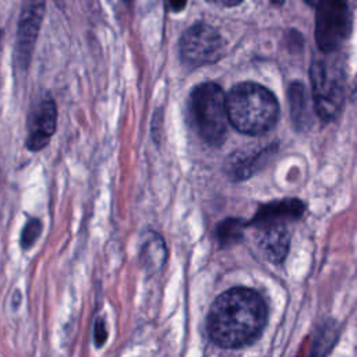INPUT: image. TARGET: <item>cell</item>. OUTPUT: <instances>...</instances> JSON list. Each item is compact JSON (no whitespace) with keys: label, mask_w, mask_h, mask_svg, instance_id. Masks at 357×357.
Returning a JSON list of instances; mask_svg holds the SVG:
<instances>
[{"label":"cell","mask_w":357,"mask_h":357,"mask_svg":"<svg viewBox=\"0 0 357 357\" xmlns=\"http://www.w3.org/2000/svg\"><path fill=\"white\" fill-rule=\"evenodd\" d=\"M185 1H187V0H167L170 8H172L173 11H180V10H183L184 6H185Z\"/></svg>","instance_id":"d6986e66"},{"label":"cell","mask_w":357,"mask_h":357,"mask_svg":"<svg viewBox=\"0 0 357 357\" xmlns=\"http://www.w3.org/2000/svg\"><path fill=\"white\" fill-rule=\"evenodd\" d=\"M188 105L198 137L211 146H219L226 139L229 124L222 88L215 82H202L192 89Z\"/></svg>","instance_id":"3957f363"},{"label":"cell","mask_w":357,"mask_h":357,"mask_svg":"<svg viewBox=\"0 0 357 357\" xmlns=\"http://www.w3.org/2000/svg\"><path fill=\"white\" fill-rule=\"evenodd\" d=\"M276 146H266L264 149L255 151V152H243L233 153L230 158V163L227 165V170L231 177L236 180H244L255 173L258 166H262L268 158L273 153Z\"/></svg>","instance_id":"7c38bea8"},{"label":"cell","mask_w":357,"mask_h":357,"mask_svg":"<svg viewBox=\"0 0 357 357\" xmlns=\"http://www.w3.org/2000/svg\"><path fill=\"white\" fill-rule=\"evenodd\" d=\"M0 35H1V33H0Z\"/></svg>","instance_id":"44dd1931"},{"label":"cell","mask_w":357,"mask_h":357,"mask_svg":"<svg viewBox=\"0 0 357 357\" xmlns=\"http://www.w3.org/2000/svg\"><path fill=\"white\" fill-rule=\"evenodd\" d=\"M142 259L145 261V265L152 269H156L162 266V264L166 259V248L163 241L158 234L153 233L152 237H149L144 247H142Z\"/></svg>","instance_id":"5bb4252c"},{"label":"cell","mask_w":357,"mask_h":357,"mask_svg":"<svg viewBox=\"0 0 357 357\" xmlns=\"http://www.w3.org/2000/svg\"><path fill=\"white\" fill-rule=\"evenodd\" d=\"M93 337H95V344L102 346L107 337V331L105 326V322L102 319H96L95 322V329H93Z\"/></svg>","instance_id":"e0dca14e"},{"label":"cell","mask_w":357,"mask_h":357,"mask_svg":"<svg viewBox=\"0 0 357 357\" xmlns=\"http://www.w3.org/2000/svg\"><path fill=\"white\" fill-rule=\"evenodd\" d=\"M245 227V222L238 218H229L219 223L216 227V238L222 247H227L238 243L243 238V230Z\"/></svg>","instance_id":"4fadbf2b"},{"label":"cell","mask_w":357,"mask_h":357,"mask_svg":"<svg viewBox=\"0 0 357 357\" xmlns=\"http://www.w3.org/2000/svg\"><path fill=\"white\" fill-rule=\"evenodd\" d=\"M43 13L45 0H24L15 42V64L20 70L29 66Z\"/></svg>","instance_id":"52a82bcc"},{"label":"cell","mask_w":357,"mask_h":357,"mask_svg":"<svg viewBox=\"0 0 357 357\" xmlns=\"http://www.w3.org/2000/svg\"><path fill=\"white\" fill-rule=\"evenodd\" d=\"M307 3H310V4H312V6H315L317 3H318V0H305Z\"/></svg>","instance_id":"ffe728a7"},{"label":"cell","mask_w":357,"mask_h":357,"mask_svg":"<svg viewBox=\"0 0 357 357\" xmlns=\"http://www.w3.org/2000/svg\"><path fill=\"white\" fill-rule=\"evenodd\" d=\"M314 112L322 121L333 120L342 110L346 96V70L340 59H317L310 67Z\"/></svg>","instance_id":"277c9868"},{"label":"cell","mask_w":357,"mask_h":357,"mask_svg":"<svg viewBox=\"0 0 357 357\" xmlns=\"http://www.w3.org/2000/svg\"><path fill=\"white\" fill-rule=\"evenodd\" d=\"M266 304L259 293L247 287H233L212 303L206 331L216 346L238 349L259 337L266 325Z\"/></svg>","instance_id":"6da1fadb"},{"label":"cell","mask_w":357,"mask_h":357,"mask_svg":"<svg viewBox=\"0 0 357 357\" xmlns=\"http://www.w3.org/2000/svg\"><path fill=\"white\" fill-rule=\"evenodd\" d=\"M229 123L240 132L259 135L272 130L279 117L275 95L257 82H240L225 95Z\"/></svg>","instance_id":"7a4b0ae2"},{"label":"cell","mask_w":357,"mask_h":357,"mask_svg":"<svg viewBox=\"0 0 357 357\" xmlns=\"http://www.w3.org/2000/svg\"><path fill=\"white\" fill-rule=\"evenodd\" d=\"M336 336H337L336 322H333V321L325 322L315 335L312 354H325V353H328L332 349L333 343L336 342Z\"/></svg>","instance_id":"9a60e30c"},{"label":"cell","mask_w":357,"mask_h":357,"mask_svg":"<svg viewBox=\"0 0 357 357\" xmlns=\"http://www.w3.org/2000/svg\"><path fill=\"white\" fill-rule=\"evenodd\" d=\"M351 18L347 0H318L315 39L321 52L335 53L350 33Z\"/></svg>","instance_id":"5b68a950"},{"label":"cell","mask_w":357,"mask_h":357,"mask_svg":"<svg viewBox=\"0 0 357 357\" xmlns=\"http://www.w3.org/2000/svg\"><path fill=\"white\" fill-rule=\"evenodd\" d=\"M209 3H213L216 6H223V7H231L240 4L243 0H208Z\"/></svg>","instance_id":"ac0fdd59"},{"label":"cell","mask_w":357,"mask_h":357,"mask_svg":"<svg viewBox=\"0 0 357 357\" xmlns=\"http://www.w3.org/2000/svg\"><path fill=\"white\" fill-rule=\"evenodd\" d=\"M57 126V109L50 96L40 99L28 117V135L25 145L29 151L43 149L53 137Z\"/></svg>","instance_id":"ba28073f"},{"label":"cell","mask_w":357,"mask_h":357,"mask_svg":"<svg viewBox=\"0 0 357 357\" xmlns=\"http://www.w3.org/2000/svg\"><path fill=\"white\" fill-rule=\"evenodd\" d=\"M254 229L257 230V247L262 255L271 262H282L286 258L290 247V234L286 225H259L254 226Z\"/></svg>","instance_id":"9c48e42d"},{"label":"cell","mask_w":357,"mask_h":357,"mask_svg":"<svg viewBox=\"0 0 357 357\" xmlns=\"http://www.w3.org/2000/svg\"><path fill=\"white\" fill-rule=\"evenodd\" d=\"M305 211V204L297 198H284L280 201H273L265 205H261L255 212L254 218L245 223V226H259V225H272L297 220L303 216Z\"/></svg>","instance_id":"30bf717a"},{"label":"cell","mask_w":357,"mask_h":357,"mask_svg":"<svg viewBox=\"0 0 357 357\" xmlns=\"http://www.w3.org/2000/svg\"><path fill=\"white\" fill-rule=\"evenodd\" d=\"M178 49L185 64L199 67L216 63L223 56L225 42L213 26L198 22L184 31Z\"/></svg>","instance_id":"8992f818"},{"label":"cell","mask_w":357,"mask_h":357,"mask_svg":"<svg viewBox=\"0 0 357 357\" xmlns=\"http://www.w3.org/2000/svg\"><path fill=\"white\" fill-rule=\"evenodd\" d=\"M40 233H42V222L36 218L28 219L22 231H21V240H20L21 247L24 250L31 248L36 243V240L39 238Z\"/></svg>","instance_id":"2e32d148"},{"label":"cell","mask_w":357,"mask_h":357,"mask_svg":"<svg viewBox=\"0 0 357 357\" xmlns=\"http://www.w3.org/2000/svg\"><path fill=\"white\" fill-rule=\"evenodd\" d=\"M287 96L291 120L296 128L300 131L307 130L311 126L314 105L310 100L305 86L298 81L291 82L287 89Z\"/></svg>","instance_id":"8fae6325"}]
</instances>
